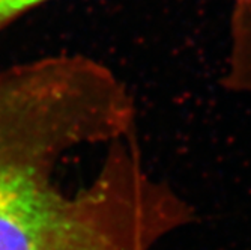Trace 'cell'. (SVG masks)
<instances>
[{
  "instance_id": "6da1fadb",
  "label": "cell",
  "mask_w": 251,
  "mask_h": 250,
  "mask_svg": "<svg viewBox=\"0 0 251 250\" xmlns=\"http://www.w3.org/2000/svg\"><path fill=\"white\" fill-rule=\"evenodd\" d=\"M110 68L63 53L0 71V250H151L191 213L146 169Z\"/></svg>"
},
{
  "instance_id": "7a4b0ae2",
  "label": "cell",
  "mask_w": 251,
  "mask_h": 250,
  "mask_svg": "<svg viewBox=\"0 0 251 250\" xmlns=\"http://www.w3.org/2000/svg\"><path fill=\"white\" fill-rule=\"evenodd\" d=\"M221 83L232 92L251 97V0H233L229 49Z\"/></svg>"
},
{
  "instance_id": "3957f363",
  "label": "cell",
  "mask_w": 251,
  "mask_h": 250,
  "mask_svg": "<svg viewBox=\"0 0 251 250\" xmlns=\"http://www.w3.org/2000/svg\"><path fill=\"white\" fill-rule=\"evenodd\" d=\"M50 0H0V32Z\"/></svg>"
}]
</instances>
